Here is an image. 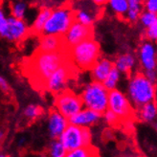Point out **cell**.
Returning a JSON list of instances; mask_svg holds the SVG:
<instances>
[{"label":"cell","instance_id":"13","mask_svg":"<svg viewBox=\"0 0 157 157\" xmlns=\"http://www.w3.org/2000/svg\"><path fill=\"white\" fill-rule=\"evenodd\" d=\"M138 58L140 65L145 71L156 69V48L152 41L146 40L141 44L138 51Z\"/></svg>","mask_w":157,"mask_h":157},{"label":"cell","instance_id":"9","mask_svg":"<svg viewBox=\"0 0 157 157\" xmlns=\"http://www.w3.org/2000/svg\"><path fill=\"white\" fill-rule=\"evenodd\" d=\"M29 34V26L24 19L8 17L5 25L0 33V36L11 42H18L24 39Z\"/></svg>","mask_w":157,"mask_h":157},{"label":"cell","instance_id":"32","mask_svg":"<svg viewBox=\"0 0 157 157\" xmlns=\"http://www.w3.org/2000/svg\"><path fill=\"white\" fill-rule=\"evenodd\" d=\"M7 18H8V15H7V13L4 9V7L0 5V33H1V31L5 25Z\"/></svg>","mask_w":157,"mask_h":157},{"label":"cell","instance_id":"28","mask_svg":"<svg viewBox=\"0 0 157 157\" xmlns=\"http://www.w3.org/2000/svg\"><path fill=\"white\" fill-rule=\"evenodd\" d=\"M138 20L140 21L141 25L146 29L150 27L151 25L154 24V23H157V13L145 10L140 14Z\"/></svg>","mask_w":157,"mask_h":157},{"label":"cell","instance_id":"37","mask_svg":"<svg viewBox=\"0 0 157 157\" xmlns=\"http://www.w3.org/2000/svg\"><path fill=\"white\" fill-rule=\"evenodd\" d=\"M0 157H10V156L4 152H0Z\"/></svg>","mask_w":157,"mask_h":157},{"label":"cell","instance_id":"23","mask_svg":"<svg viewBox=\"0 0 157 157\" xmlns=\"http://www.w3.org/2000/svg\"><path fill=\"white\" fill-rule=\"evenodd\" d=\"M109 9L118 17H124L128 11V0H107Z\"/></svg>","mask_w":157,"mask_h":157},{"label":"cell","instance_id":"30","mask_svg":"<svg viewBox=\"0 0 157 157\" xmlns=\"http://www.w3.org/2000/svg\"><path fill=\"white\" fill-rule=\"evenodd\" d=\"M146 36L147 40L150 41H156L157 39V23L151 25L150 27L146 28Z\"/></svg>","mask_w":157,"mask_h":157},{"label":"cell","instance_id":"40","mask_svg":"<svg viewBox=\"0 0 157 157\" xmlns=\"http://www.w3.org/2000/svg\"><path fill=\"white\" fill-rule=\"evenodd\" d=\"M1 2H2V0H0V4H1Z\"/></svg>","mask_w":157,"mask_h":157},{"label":"cell","instance_id":"19","mask_svg":"<svg viewBox=\"0 0 157 157\" xmlns=\"http://www.w3.org/2000/svg\"><path fill=\"white\" fill-rule=\"evenodd\" d=\"M137 108H138L137 116L141 121H143L145 123H152L156 120L157 105L155 101L145 104Z\"/></svg>","mask_w":157,"mask_h":157},{"label":"cell","instance_id":"20","mask_svg":"<svg viewBox=\"0 0 157 157\" xmlns=\"http://www.w3.org/2000/svg\"><path fill=\"white\" fill-rule=\"evenodd\" d=\"M128 7L124 17L128 22L134 23L139 19L140 14L144 11V0H128Z\"/></svg>","mask_w":157,"mask_h":157},{"label":"cell","instance_id":"16","mask_svg":"<svg viewBox=\"0 0 157 157\" xmlns=\"http://www.w3.org/2000/svg\"><path fill=\"white\" fill-rule=\"evenodd\" d=\"M113 67L114 64L110 59L99 58L89 70H91V76L94 81L103 82Z\"/></svg>","mask_w":157,"mask_h":157},{"label":"cell","instance_id":"36","mask_svg":"<svg viewBox=\"0 0 157 157\" xmlns=\"http://www.w3.org/2000/svg\"><path fill=\"white\" fill-rule=\"evenodd\" d=\"M24 144H25V138H20L18 140V146L21 147V146H23Z\"/></svg>","mask_w":157,"mask_h":157},{"label":"cell","instance_id":"34","mask_svg":"<svg viewBox=\"0 0 157 157\" xmlns=\"http://www.w3.org/2000/svg\"><path fill=\"white\" fill-rule=\"evenodd\" d=\"M0 88H1L3 91H9V89H10L9 83L7 82V81L1 75H0Z\"/></svg>","mask_w":157,"mask_h":157},{"label":"cell","instance_id":"8","mask_svg":"<svg viewBox=\"0 0 157 157\" xmlns=\"http://www.w3.org/2000/svg\"><path fill=\"white\" fill-rule=\"evenodd\" d=\"M107 108L114 112L121 121L129 120L133 114V105L129 99L124 93L117 88L108 92Z\"/></svg>","mask_w":157,"mask_h":157},{"label":"cell","instance_id":"33","mask_svg":"<svg viewBox=\"0 0 157 157\" xmlns=\"http://www.w3.org/2000/svg\"><path fill=\"white\" fill-rule=\"evenodd\" d=\"M145 76L150 80L151 82H156V70H150V71H145Z\"/></svg>","mask_w":157,"mask_h":157},{"label":"cell","instance_id":"22","mask_svg":"<svg viewBox=\"0 0 157 157\" xmlns=\"http://www.w3.org/2000/svg\"><path fill=\"white\" fill-rule=\"evenodd\" d=\"M64 157H98V152L92 146H88L68 151Z\"/></svg>","mask_w":157,"mask_h":157},{"label":"cell","instance_id":"31","mask_svg":"<svg viewBox=\"0 0 157 157\" xmlns=\"http://www.w3.org/2000/svg\"><path fill=\"white\" fill-rule=\"evenodd\" d=\"M144 9L157 13V0H144Z\"/></svg>","mask_w":157,"mask_h":157},{"label":"cell","instance_id":"18","mask_svg":"<svg viewBox=\"0 0 157 157\" xmlns=\"http://www.w3.org/2000/svg\"><path fill=\"white\" fill-rule=\"evenodd\" d=\"M137 63L134 55L130 53H124L120 55L114 62V67L121 74H130L132 70L135 68Z\"/></svg>","mask_w":157,"mask_h":157},{"label":"cell","instance_id":"29","mask_svg":"<svg viewBox=\"0 0 157 157\" xmlns=\"http://www.w3.org/2000/svg\"><path fill=\"white\" fill-rule=\"evenodd\" d=\"M101 118H104V120L106 124H111V125H114V124H117L119 123L121 120L119 119V117H118L114 112H112L111 110H109L107 108L105 112L101 113Z\"/></svg>","mask_w":157,"mask_h":157},{"label":"cell","instance_id":"39","mask_svg":"<svg viewBox=\"0 0 157 157\" xmlns=\"http://www.w3.org/2000/svg\"><path fill=\"white\" fill-rule=\"evenodd\" d=\"M124 157H139V156H136V155H132V154H130V155H127V156H124Z\"/></svg>","mask_w":157,"mask_h":157},{"label":"cell","instance_id":"26","mask_svg":"<svg viewBox=\"0 0 157 157\" xmlns=\"http://www.w3.org/2000/svg\"><path fill=\"white\" fill-rule=\"evenodd\" d=\"M67 151L59 139H54L48 147V157H64Z\"/></svg>","mask_w":157,"mask_h":157},{"label":"cell","instance_id":"38","mask_svg":"<svg viewBox=\"0 0 157 157\" xmlns=\"http://www.w3.org/2000/svg\"><path fill=\"white\" fill-rule=\"evenodd\" d=\"M3 137H4V133H3V131H0V141H1V140L3 139Z\"/></svg>","mask_w":157,"mask_h":157},{"label":"cell","instance_id":"10","mask_svg":"<svg viewBox=\"0 0 157 157\" xmlns=\"http://www.w3.org/2000/svg\"><path fill=\"white\" fill-rule=\"evenodd\" d=\"M70 78V67L67 62H64L46 78L43 85L51 93L59 94L66 89Z\"/></svg>","mask_w":157,"mask_h":157},{"label":"cell","instance_id":"15","mask_svg":"<svg viewBox=\"0 0 157 157\" xmlns=\"http://www.w3.org/2000/svg\"><path fill=\"white\" fill-rule=\"evenodd\" d=\"M69 121L66 117H64L62 114H60L58 110H52L48 116V132L51 138L58 139L65 128L68 125Z\"/></svg>","mask_w":157,"mask_h":157},{"label":"cell","instance_id":"14","mask_svg":"<svg viewBox=\"0 0 157 157\" xmlns=\"http://www.w3.org/2000/svg\"><path fill=\"white\" fill-rule=\"evenodd\" d=\"M101 119V114L87 107H82L78 112L69 118V124L78 125L80 128H91Z\"/></svg>","mask_w":157,"mask_h":157},{"label":"cell","instance_id":"5","mask_svg":"<svg viewBox=\"0 0 157 157\" xmlns=\"http://www.w3.org/2000/svg\"><path fill=\"white\" fill-rule=\"evenodd\" d=\"M108 90L100 82L93 81L85 85L81 94L83 107L90 108L99 113H103L107 109Z\"/></svg>","mask_w":157,"mask_h":157},{"label":"cell","instance_id":"7","mask_svg":"<svg viewBox=\"0 0 157 157\" xmlns=\"http://www.w3.org/2000/svg\"><path fill=\"white\" fill-rule=\"evenodd\" d=\"M55 107L67 119L71 118L83 107L81 96L70 90H63L57 94Z\"/></svg>","mask_w":157,"mask_h":157},{"label":"cell","instance_id":"21","mask_svg":"<svg viewBox=\"0 0 157 157\" xmlns=\"http://www.w3.org/2000/svg\"><path fill=\"white\" fill-rule=\"evenodd\" d=\"M51 9L47 7H43L39 10L37 15L36 17L33 24H32V31L36 34H42V30L44 28V25L49 18V15L51 13Z\"/></svg>","mask_w":157,"mask_h":157},{"label":"cell","instance_id":"25","mask_svg":"<svg viewBox=\"0 0 157 157\" xmlns=\"http://www.w3.org/2000/svg\"><path fill=\"white\" fill-rule=\"evenodd\" d=\"M11 15L15 18L24 19L28 12V4L25 1H15L11 6Z\"/></svg>","mask_w":157,"mask_h":157},{"label":"cell","instance_id":"3","mask_svg":"<svg viewBox=\"0 0 157 157\" xmlns=\"http://www.w3.org/2000/svg\"><path fill=\"white\" fill-rule=\"evenodd\" d=\"M70 58L74 64L81 69H90L100 58L99 43L93 37L70 47Z\"/></svg>","mask_w":157,"mask_h":157},{"label":"cell","instance_id":"6","mask_svg":"<svg viewBox=\"0 0 157 157\" xmlns=\"http://www.w3.org/2000/svg\"><path fill=\"white\" fill-rule=\"evenodd\" d=\"M58 139L68 151L78 147L91 146L92 133L89 128H80L78 125L68 124Z\"/></svg>","mask_w":157,"mask_h":157},{"label":"cell","instance_id":"12","mask_svg":"<svg viewBox=\"0 0 157 157\" xmlns=\"http://www.w3.org/2000/svg\"><path fill=\"white\" fill-rule=\"evenodd\" d=\"M98 7L99 6L93 4L90 0H83V2L73 11L75 21L85 26L92 27L99 15Z\"/></svg>","mask_w":157,"mask_h":157},{"label":"cell","instance_id":"4","mask_svg":"<svg viewBox=\"0 0 157 157\" xmlns=\"http://www.w3.org/2000/svg\"><path fill=\"white\" fill-rule=\"evenodd\" d=\"M74 20V12L70 7L61 6L56 8L51 11L49 18L42 30V35L63 36Z\"/></svg>","mask_w":157,"mask_h":157},{"label":"cell","instance_id":"1","mask_svg":"<svg viewBox=\"0 0 157 157\" xmlns=\"http://www.w3.org/2000/svg\"><path fill=\"white\" fill-rule=\"evenodd\" d=\"M65 62V56L62 51L58 52H41L39 51L32 59L31 72L34 80L39 84L43 85L46 78L55 70Z\"/></svg>","mask_w":157,"mask_h":157},{"label":"cell","instance_id":"35","mask_svg":"<svg viewBox=\"0 0 157 157\" xmlns=\"http://www.w3.org/2000/svg\"><path fill=\"white\" fill-rule=\"evenodd\" d=\"M90 1L93 3V4H95L99 7L101 6H104L107 3V0H90Z\"/></svg>","mask_w":157,"mask_h":157},{"label":"cell","instance_id":"11","mask_svg":"<svg viewBox=\"0 0 157 157\" xmlns=\"http://www.w3.org/2000/svg\"><path fill=\"white\" fill-rule=\"evenodd\" d=\"M93 30L92 27L85 26L74 20L63 36V41L67 47H72L78 43L83 41L84 39L92 37Z\"/></svg>","mask_w":157,"mask_h":157},{"label":"cell","instance_id":"27","mask_svg":"<svg viewBox=\"0 0 157 157\" xmlns=\"http://www.w3.org/2000/svg\"><path fill=\"white\" fill-rule=\"evenodd\" d=\"M24 117L29 121H35L42 114V108L37 105H29L24 109Z\"/></svg>","mask_w":157,"mask_h":157},{"label":"cell","instance_id":"2","mask_svg":"<svg viewBox=\"0 0 157 157\" xmlns=\"http://www.w3.org/2000/svg\"><path fill=\"white\" fill-rule=\"evenodd\" d=\"M128 98L133 106L139 107L156 99V85L145 76L137 73L131 76L128 86Z\"/></svg>","mask_w":157,"mask_h":157},{"label":"cell","instance_id":"17","mask_svg":"<svg viewBox=\"0 0 157 157\" xmlns=\"http://www.w3.org/2000/svg\"><path fill=\"white\" fill-rule=\"evenodd\" d=\"M63 38L54 35H43L39 40V51L41 52H58L62 51L64 46Z\"/></svg>","mask_w":157,"mask_h":157},{"label":"cell","instance_id":"24","mask_svg":"<svg viewBox=\"0 0 157 157\" xmlns=\"http://www.w3.org/2000/svg\"><path fill=\"white\" fill-rule=\"evenodd\" d=\"M121 75L122 74L118 71L115 67H113L111 69V71L107 75V77L105 78V80L101 83L104 84V86L108 91L116 89L118 83H119V82L121 80Z\"/></svg>","mask_w":157,"mask_h":157}]
</instances>
